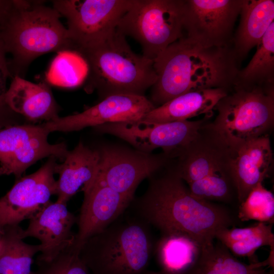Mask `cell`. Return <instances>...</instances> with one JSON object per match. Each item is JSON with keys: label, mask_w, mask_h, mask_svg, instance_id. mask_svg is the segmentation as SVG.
Masks as SVG:
<instances>
[{"label": "cell", "mask_w": 274, "mask_h": 274, "mask_svg": "<svg viewBox=\"0 0 274 274\" xmlns=\"http://www.w3.org/2000/svg\"><path fill=\"white\" fill-rule=\"evenodd\" d=\"M149 179L146 191L134 202V211L162 235H183L201 248L214 243L217 231L233 224L226 209L193 196L174 168Z\"/></svg>", "instance_id": "cell-1"}, {"label": "cell", "mask_w": 274, "mask_h": 274, "mask_svg": "<svg viewBox=\"0 0 274 274\" xmlns=\"http://www.w3.org/2000/svg\"><path fill=\"white\" fill-rule=\"evenodd\" d=\"M241 65L233 46L204 47L184 36L154 61L157 79L150 100L155 107L187 92L234 86Z\"/></svg>", "instance_id": "cell-2"}, {"label": "cell", "mask_w": 274, "mask_h": 274, "mask_svg": "<svg viewBox=\"0 0 274 274\" xmlns=\"http://www.w3.org/2000/svg\"><path fill=\"white\" fill-rule=\"evenodd\" d=\"M61 15L43 1L14 0L12 12L0 31L12 78H24L30 63L45 54L73 50Z\"/></svg>", "instance_id": "cell-3"}, {"label": "cell", "mask_w": 274, "mask_h": 274, "mask_svg": "<svg viewBox=\"0 0 274 274\" xmlns=\"http://www.w3.org/2000/svg\"><path fill=\"white\" fill-rule=\"evenodd\" d=\"M125 212L82 246L80 256L90 274L147 273L155 246L150 226Z\"/></svg>", "instance_id": "cell-4"}, {"label": "cell", "mask_w": 274, "mask_h": 274, "mask_svg": "<svg viewBox=\"0 0 274 274\" xmlns=\"http://www.w3.org/2000/svg\"><path fill=\"white\" fill-rule=\"evenodd\" d=\"M117 30L101 44L76 51L86 60L85 90L96 91L101 100L115 94L145 96L157 79L154 61L135 53Z\"/></svg>", "instance_id": "cell-5"}, {"label": "cell", "mask_w": 274, "mask_h": 274, "mask_svg": "<svg viewBox=\"0 0 274 274\" xmlns=\"http://www.w3.org/2000/svg\"><path fill=\"white\" fill-rule=\"evenodd\" d=\"M212 124L234 150L249 141L268 135L274 124V84L234 86L214 108Z\"/></svg>", "instance_id": "cell-6"}, {"label": "cell", "mask_w": 274, "mask_h": 274, "mask_svg": "<svg viewBox=\"0 0 274 274\" xmlns=\"http://www.w3.org/2000/svg\"><path fill=\"white\" fill-rule=\"evenodd\" d=\"M183 0H134L116 30L138 41L142 55L154 61L183 36Z\"/></svg>", "instance_id": "cell-7"}, {"label": "cell", "mask_w": 274, "mask_h": 274, "mask_svg": "<svg viewBox=\"0 0 274 274\" xmlns=\"http://www.w3.org/2000/svg\"><path fill=\"white\" fill-rule=\"evenodd\" d=\"M134 0H54L53 8L67 20L73 50L95 47L116 30Z\"/></svg>", "instance_id": "cell-8"}, {"label": "cell", "mask_w": 274, "mask_h": 274, "mask_svg": "<svg viewBox=\"0 0 274 274\" xmlns=\"http://www.w3.org/2000/svg\"><path fill=\"white\" fill-rule=\"evenodd\" d=\"M210 118L197 120H185L155 123L140 120L134 122L109 123L94 127L99 132L113 135L128 143L135 149L151 153L157 148L171 159L195 138Z\"/></svg>", "instance_id": "cell-9"}, {"label": "cell", "mask_w": 274, "mask_h": 274, "mask_svg": "<svg viewBox=\"0 0 274 274\" xmlns=\"http://www.w3.org/2000/svg\"><path fill=\"white\" fill-rule=\"evenodd\" d=\"M184 36L204 47L233 46L243 0H183Z\"/></svg>", "instance_id": "cell-10"}, {"label": "cell", "mask_w": 274, "mask_h": 274, "mask_svg": "<svg viewBox=\"0 0 274 274\" xmlns=\"http://www.w3.org/2000/svg\"><path fill=\"white\" fill-rule=\"evenodd\" d=\"M98 150L100 168L94 182L106 185L132 199L139 184L172 160L163 152L154 154L117 145H108Z\"/></svg>", "instance_id": "cell-11"}, {"label": "cell", "mask_w": 274, "mask_h": 274, "mask_svg": "<svg viewBox=\"0 0 274 274\" xmlns=\"http://www.w3.org/2000/svg\"><path fill=\"white\" fill-rule=\"evenodd\" d=\"M50 133L43 125H14L0 128V163L7 175L17 178L37 161L45 157L64 159L68 150L64 143L51 144Z\"/></svg>", "instance_id": "cell-12"}, {"label": "cell", "mask_w": 274, "mask_h": 274, "mask_svg": "<svg viewBox=\"0 0 274 274\" xmlns=\"http://www.w3.org/2000/svg\"><path fill=\"white\" fill-rule=\"evenodd\" d=\"M56 159L50 157L36 172L18 178L0 198V227L29 219L56 195Z\"/></svg>", "instance_id": "cell-13"}, {"label": "cell", "mask_w": 274, "mask_h": 274, "mask_svg": "<svg viewBox=\"0 0 274 274\" xmlns=\"http://www.w3.org/2000/svg\"><path fill=\"white\" fill-rule=\"evenodd\" d=\"M155 108L145 96L115 94L105 97L81 113L58 117L42 125L49 133L77 131L109 123L139 121Z\"/></svg>", "instance_id": "cell-14"}, {"label": "cell", "mask_w": 274, "mask_h": 274, "mask_svg": "<svg viewBox=\"0 0 274 274\" xmlns=\"http://www.w3.org/2000/svg\"><path fill=\"white\" fill-rule=\"evenodd\" d=\"M233 155L234 150L208 120L176 158L174 168L188 184L228 167Z\"/></svg>", "instance_id": "cell-15"}, {"label": "cell", "mask_w": 274, "mask_h": 274, "mask_svg": "<svg viewBox=\"0 0 274 274\" xmlns=\"http://www.w3.org/2000/svg\"><path fill=\"white\" fill-rule=\"evenodd\" d=\"M133 199L94 182L84 192L83 202L77 217L78 230L72 248L80 252L82 246L88 238L118 219L129 208Z\"/></svg>", "instance_id": "cell-16"}, {"label": "cell", "mask_w": 274, "mask_h": 274, "mask_svg": "<svg viewBox=\"0 0 274 274\" xmlns=\"http://www.w3.org/2000/svg\"><path fill=\"white\" fill-rule=\"evenodd\" d=\"M66 204L50 201L28 219L23 236L39 241L40 254L37 260H51L72 246L75 235L72 228L77 217Z\"/></svg>", "instance_id": "cell-17"}, {"label": "cell", "mask_w": 274, "mask_h": 274, "mask_svg": "<svg viewBox=\"0 0 274 274\" xmlns=\"http://www.w3.org/2000/svg\"><path fill=\"white\" fill-rule=\"evenodd\" d=\"M273 163L268 135L246 142L234 150L229 170L238 202L268 176Z\"/></svg>", "instance_id": "cell-18"}, {"label": "cell", "mask_w": 274, "mask_h": 274, "mask_svg": "<svg viewBox=\"0 0 274 274\" xmlns=\"http://www.w3.org/2000/svg\"><path fill=\"white\" fill-rule=\"evenodd\" d=\"M7 106L14 113L29 121L45 122L59 116V107L49 83H35L19 76H14L4 95Z\"/></svg>", "instance_id": "cell-19"}, {"label": "cell", "mask_w": 274, "mask_h": 274, "mask_svg": "<svg viewBox=\"0 0 274 274\" xmlns=\"http://www.w3.org/2000/svg\"><path fill=\"white\" fill-rule=\"evenodd\" d=\"M100 164L98 149H91L82 142L68 151L63 162L56 166L58 178L56 201L67 203L80 189L83 192L87 190L95 181Z\"/></svg>", "instance_id": "cell-20"}, {"label": "cell", "mask_w": 274, "mask_h": 274, "mask_svg": "<svg viewBox=\"0 0 274 274\" xmlns=\"http://www.w3.org/2000/svg\"><path fill=\"white\" fill-rule=\"evenodd\" d=\"M228 91L223 88L191 91L155 108L142 120L166 123L188 120L201 115L210 118L216 104Z\"/></svg>", "instance_id": "cell-21"}, {"label": "cell", "mask_w": 274, "mask_h": 274, "mask_svg": "<svg viewBox=\"0 0 274 274\" xmlns=\"http://www.w3.org/2000/svg\"><path fill=\"white\" fill-rule=\"evenodd\" d=\"M239 15L240 22L234 32L232 45L236 59L241 65L274 22V1L243 0Z\"/></svg>", "instance_id": "cell-22"}, {"label": "cell", "mask_w": 274, "mask_h": 274, "mask_svg": "<svg viewBox=\"0 0 274 274\" xmlns=\"http://www.w3.org/2000/svg\"><path fill=\"white\" fill-rule=\"evenodd\" d=\"M23 231L19 224L0 227V274H32L40 246L26 243Z\"/></svg>", "instance_id": "cell-23"}, {"label": "cell", "mask_w": 274, "mask_h": 274, "mask_svg": "<svg viewBox=\"0 0 274 274\" xmlns=\"http://www.w3.org/2000/svg\"><path fill=\"white\" fill-rule=\"evenodd\" d=\"M261 262L247 264L237 260L221 243L201 248L192 265L183 274H265Z\"/></svg>", "instance_id": "cell-24"}, {"label": "cell", "mask_w": 274, "mask_h": 274, "mask_svg": "<svg viewBox=\"0 0 274 274\" xmlns=\"http://www.w3.org/2000/svg\"><path fill=\"white\" fill-rule=\"evenodd\" d=\"M220 243L234 256L248 257L255 261L256 250L263 246L274 249V234L271 224L258 222L244 228H225L215 235Z\"/></svg>", "instance_id": "cell-25"}, {"label": "cell", "mask_w": 274, "mask_h": 274, "mask_svg": "<svg viewBox=\"0 0 274 274\" xmlns=\"http://www.w3.org/2000/svg\"><path fill=\"white\" fill-rule=\"evenodd\" d=\"M256 47L248 64L238 71L234 86L274 84V22Z\"/></svg>", "instance_id": "cell-26"}, {"label": "cell", "mask_w": 274, "mask_h": 274, "mask_svg": "<svg viewBox=\"0 0 274 274\" xmlns=\"http://www.w3.org/2000/svg\"><path fill=\"white\" fill-rule=\"evenodd\" d=\"M201 248L190 238L180 235H162L155 244L162 270L183 274L197 258Z\"/></svg>", "instance_id": "cell-27"}, {"label": "cell", "mask_w": 274, "mask_h": 274, "mask_svg": "<svg viewBox=\"0 0 274 274\" xmlns=\"http://www.w3.org/2000/svg\"><path fill=\"white\" fill-rule=\"evenodd\" d=\"M88 64L78 52L67 50L57 52L46 73V81L63 88H75L85 82Z\"/></svg>", "instance_id": "cell-28"}, {"label": "cell", "mask_w": 274, "mask_h": 274, "mask_svg": "<svg viewBox=\"0 0 274 274\" xmlns=\"http://www.w3.org/2000/svg\"><path fill=\"white\" fill-rule=\"evenodd\" d=\"M187 184L193 196L209 202L228 201L231 199L233 191L235 192L229 166Z\"/></svg>", "instance_id": "cell-29"}, {"label": "cell", "mask_w": 274, "mask_h": 274, "mask_svg": "<svg viewBox=\"0 0 274 274\" xmlns=\"http://www.w3.org/2000/svg\"><path fill=\"white\" fill-rule=\"evenodd\" d=\"M238 218L272 224L274 222V196L263 183H259L239 204Z\"/></svg>", "instance_id": "cell-30"}, {"label": "cell", "mask_w": 274, "mask_h": 274, "mask_svg": "<svg viewBox=\"0 0 274 274\" xmlns=\"http://www.w3.org/2000/svg\"><path fill=\"white\" fill-rule=\"evenodd\" d=\"M37 264L32 274H90L79 252L72 246L51 260H37Z\"/></svg>", "instance_id": "cell-31"}, {"label": "cell", "mask_w": 274, "mask_h": 274, "mask_svg": "<svg viewBox=\"0 0 274 274\" xmlns=\"http://www.w3.org/2000/svg\"><path fill=\"white\" fill-rule=\"evenodd\" d=\"M7 52L0 36V128L6 127L13 116L17 115L12 112L6 105L4 95L6 91V84L8 78H12L9 64L6 59Z\"/></svg>", "instance_id": "cell-32"}, {"label": "cell", "mask_w": 274, "mask_h": 274, "mask_svg": "<svg viewBox=\"0 0 274 274\" xmlns=\"http://www.w3.org/2000/svg\"><path fill=\"white\" fill-rule=\"evenodd\" d=\"M14 0H0V31L14 7Z\"/></svg>", "instance_id": "cell-33"}, {"label": "cell", "mask_w": 274, "mask_h": 274, "mask_svg": "<svg viewBox=\"0 0 274 274\" xmlns=\"http://www.w3.org/2000/svg\"><path fill=\"white\" fill-rule=\"evenodd\" d=\"M147 274H171L163 270H161L158 271H148Z\"/></svg>", "instance_id": "cell-34"}, {"label": "cell", "mask_w": 274, "mask_h": 274, "mask_svg": "<svg viewBox=\"0 0 274 274\" xmlns=\"http://www.w3.org/2000/svg\"><path fill=\"white\" fill-rule=\"evenodd\" d=\"M4 175H7V170L3 166H0V176Z\"/></svg>", "instance_id": "cell-35"}, {"label": "cell", "mask_w": 274, "mask_h": 274, "mask_svg": "<svg viewBox=\"0 0 274 274\" xmlns=\"http://www.w3.org/2000/svg\"><path fill=\"white\" fill-rule=\"evenodd\" d=\"M265 274H273V269L270 270L268 272H265Z\"/></svg>", "instance_id": "cell-36"}]
</instances>
